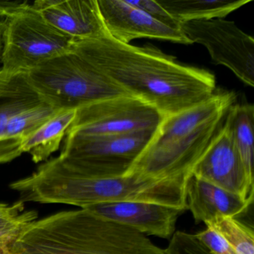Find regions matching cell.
Instances as JSON below:
<instances>
[{
  "label": "cell",
  "mask_w": 254,
  "mask_h": 254,
  "mask_svg": "<svg viewBox=\"0 0 254 254\" xmlns=\"http://www.w3.org/2000/svg\"><path fill=\"white\" fill-rule=\"evenodd\" d=\"M27 76L43 100L57 110H77L130 95L73 49L32 69Z\"/></svg>",
  "instance_id": "277c9868"
},
{
  "label": "cell",
  "mask_w": 254,
  "mask_h": 254,
  "mask_svg": "<svg viewBox=\"0 0 254 254\" xmlns=\"http://www.w3.org/2000/svg\"><path fill=\"white\" fill-rule=\"evenodd\" d=\"M59 111L44 102L15 116L0 135V164L9 163L23 154L28 139Z\"/></svg>",
  "instance_id": "9a60e30c"
},
{
  "label": "cell",
  "mask_w": 254,
  "mask_h": 254,
  "mask_svg": "<svg viewBox=\"0 0 254 254\" xmlns=\"http://www.w3.org/2000/svg\"><path fill=\"white\" fill-rule=\"evenodd\" d=\"M75 115L76 110H61L56 113L28 139L23 153L30 154L35 163L47 160L60 148Z\"/></svg>",
  "instance_id": "ac0fdd59"
},
{
  "label": "cell",
  "mask_w": 254,
  "mask_h": 254,
  "mask_svg": "<svg viewBox=\"0 0 254 254\" xmlns=\"http://www.w3.org/2000/svg\"><path fill=\"white\" fill-rule=\"evenodd\" d=\"M224 120L216 119L191 133L164 140L151 139L125 176L188 179Z\"/></svg>",
  "instance_id": "52a82bcc"
},
{
  "label": "cell",
  "mask_w": 254,
  "mask_h": 254,
  "mask_svg": "<svg viewBox=\"0 0 254 254\" xmlns=\"http://www.w3.org/2000/svg\"><path fill=\"white\" fill-rule=\"evenodd\" d=\"M32 5L28 1H0V18H6Z\"/></svg>",
  "instance_id": "d4e9b609"
},
{
  "label": "cell",
  "mask_w": 254,
  "mask_h": 254,
  "mask_svg": "<svg viewBox=\"0 0 254 254\" xmlns=\"http://www.w3.org/2000/svg\"><path fill=\"white\" fill-rule=\"evenodd\" d=\"M130 5L142 10L153 18L172 28L180 29L179 23L158 3L157 0H127Z\"/></svg>",
  "instance_id": "603a6c76"
},
{
  "label": "cell",
  "mask_w": 254,
  "mask_h": 254,
  "mask_svg": "<svg viewBox=\"0 0 254 254\" xmlns=\"http://www.w3.org/2000/svg\"><path fill=\"white\" fill-rule=\"evenodd\" d=\"M187 209L196 224L217 216L236 218L246 213L252 202L191 174L186 186Z\"/></svg>",
  "instance_id": "5bb4252c"
},
{
  "label": "cell",
  "mask_w": 254,
  "mask_h": 254,
  "mask_svg": "<svg viewBox=\"0 0 254 254\" xmlns=\"http://www.w3.org/2000/svg\"><path fill=\"white\" fill-rule=\"evenodd\" d=\"M73 50L164 117L205 102L216 90L212 72L182 64L151 46L123 44L108 34L94 39L75 40Z\"/></svg>",
  "instance_id": "6da1fadb"
},
{
  "label": "cell",
  "mask_w": 254,
  "mask_h": 254,
  "mask_svg": "<svg viewBox=\"0 0 254 254\" xmlns=\"http://www.w3.org/2000/svg\"><path fill=\"white\" fill-rule=\"evenodd\" d=\"M109 221L128 226L142 234L169 239L185 209L145 202H110L84 208Z\"/></svg>",
  "instance_id": "7c38bea8"
},
{
  "label": "cell",
  "mask_w": 254,
  "mask_h": 254,
  "mask_svg": "<svg viewBox=\"0 0 254 254\" xmlns=\"http://www.w3.org/2000/svg\"><path fill=\"white\" fill-rule=\"evenodd\" d=\"M155 131L118 136L68 135L60 157L71 169L83 176L120 178L126 175L143 152Z\"/></svg>",
  "instance_id": "8992f818"
},
{
  "label": "cell",
  "mask_w": 254,
  "mask_h": 254,
  "mask_svg": "<svg viewBox=\"0 0 254 254\" xmlns=\"http://www.w3.org/2000/svg\"><path fill=\"white\" fill-rule=\"evenodd\" d=\"M1 72L26 73L72 51L75 40L46 21L32 5L3 19Z\"/></svg>",
  "instance_id": "5b68a950"
},
{
  "label": "cell",
  "mask_w": 254,
  "mask_h": 254,
  "mask_svg": "<svg viewBox=\"0 0 254 254\" xmlns=\"http://www.w3.org/2000/svg\"><path fill=\"white\" fill-rule=\"evenodd\" d=\"M44 102L27 74L0 71V135L15 116Z\"/></svg>",
  "instance_id": "2e32d148"
},
{
  "label": "cell",
  "mask_w": 254,
  "mask_h": 254,
  "mask_svg": "<svg viewBox=\"0 0 254 254\" xmlns=\"http://www.w3.org/2000/svg\"><path fill=\"white\" fill-rule=\"evenodd\" d=\"M2 36H3V20L0 18V59H1V56H2V47H3Z\"/></svg>",
  "instance_id": "484cf974"
},
{
  "label": "cell",
  "mask_w": 254,
  "mask_h": 254,
  "mask_svg": "<svg viewBox=\"0 0 254 254\" xmlns=\"http://www.w3.org/2000/svg\"><path fill=\"white\" fill-rule=\"evenodd\" d=\"M10 248L11 254H167L135 229L86 209L36 220Z\"/></svg>",
  "instance_id": "3957f363"
},
{
  "label": "cell",
  "mask_w": 254,
  "mask_h": 254,
  "mask_svg": "<svg viewBox=\"0 0 254 254\" xmlns=\"http://www.w3.org/2000/svg\"><path fill=\"white\" fill-rule=\"evenodd\" d=\"M167 254H213L194 234L175 231L170 239Z\"/></svg>",
  "instance_id": "7402d4cb"
},
{
  "label": "cell",
  "mask_w": 254,
  "mask_h": 254,
  "mask_svg": "<svg viewBox=\"0 0 254 254\" xmlns=\"http://www.w3.org/2000/svg\"><path fill=\"white\" fill-rule=\"evenodd\" d=\"M179 23L224 19L251 0H157Z\"/></svg>",
  "instance_id": "e0dca14e"
},
{
  "label": "cell",
  "mask_w": 254,
  "mask_h": 254,
  "mask_svg": "<svg viewBox=\"0 0 254 254\" xmlns=\"http://www.w3.org/2000/svg\"><path fill=\"white\" fill-rule=\"evenodd\" d=\"M206 227L221 235L236 254H254V233L236 218L217 216L204 223Z\"/></svg>",
  "instance_id": "44dd1931"
},
{
  "label": "cell",
  "mask_w": 254,
  "mask_h": 254,
  "mask_svg": "<svg viewBox=\"0 0 254 254\" xmlns=\"http://www.w3.org/2000/svg\"><path fill=\"white\" fill-rule=\"evenodd\" d=\"M99 12L108 35L116 41L130 44L139 38L191 44L183 31L170 27L130 5L127 0H97Z\"/></svg>",
  "instance_id": "8fae6325"
},
{
  "label": "cell",
  "mask_w": 254,
  "mask_h": 254,
  "mask_svg": "<svg viewBox=\"0 0 254 254\" xmlns=\"http://www.w3.org/2000/svg\"><path fill=\"white\" fill-rule=\"evenodd\" d=\"M38 218V212L26 210L23 200L14 203L0 202V243L11 246Z\"/></svg>",
  "instance_id": "ffe728a7"
},
{
  "label": "cell",
  "mask_w": 254,
  "mask_h": 254,
  "mask_svg": "<svg viewBox=\"0 0 254 254\" xmlns=\"http://www.w3.org/2000/svg\"><path fill=\"white\" fill-rule=\"evenodd\" d=\"M33 8L51 26L74 40L108 35L97 0H38Z\"/></svg>",
  "instance_id": "4fadbf2b"
},
{
  "label": "cell",
  "mask_w": 254,
  "mask_h": 254,
  "mask_svg": "<svg viewBox=\"0 0 254 254\" xmlns=\"http://www.w3.org/2000/svg\"><path fill=\"white\" fill-rule=\"evenodd\" d=\"M0 254H11L10 245L0 243Z\"/></svg>",
  "instance_id": "4316f807"
},
{
  "label": "cell",
  "mask_w": 254,
  "mask_h": 254,
  "mask_svg": "<svg viewBox=\"0 0 254 254\" xmlns=\"http://www.w3.org/2000/svg\"><path fill=\"white\" fill-rule=\"evenodd\" d=\"M192 174L245 200L254 202V181L248 178L231 133L224 123Z\"/></svg>",
  "instance_id": "30bf717a"
},
{
  "label": "cell",
  "mask_w": 254,
  "mask_h": 254,
  "mask_svg": "<svg viewBox=\"0 0 254 254\" xmlns=\"http://www.w3.org/2000/svg\"><path fill=\"white\" fill-rule=\"evenodd\" d=\"M181 29L191 44L206 47L215 64L228 68L244 84L254 87V39L225 19L190 21Z\"/></svg>",
  "instance_id": "9c48e42d"
},
{
  "label": "cell",
  "mask_w": 254,
  "mask_h": 254,
  "mask_svg": "<svg viewBox=\"0 0 254 254\" xmlns=\"http://www.w3.org/2000/svg\"><path fill=\"white\" fill-rule=\"evenodd\" d=\"M189 179V178H188ZM187 178H92L74 172L59 156L30 176L10 184L23 202L63 203L81 209L110 202H145L187 210Z\"/></svg>",
  "instance_id": "7a4b0ae2"
},
{
  "label": "cell",
  "mask_w": 254,
  "mask_h": 254,
  "mask_svg": "<svg viewBox=\"0 0 254 254\" xmlns=\"http://www.w3.org/2000/svg\"><path fill=\"white\" fill-rule=\"evenodd\" d=\"M224 120L248 178L254 181V106L252 104L235 103L227 111Z\"/></svg>",
  "instance_id": "d6986e66"
},
{
  "label": "cell",
  "mask_w": 254,
  "mask_h": 254,
  "mask_svg": "<svg viewBox=\"0 0 254 254\" xmlns=\"http://www.w3.org/2000/svg\"><path fill=\"white\" fill-rule=\"evenodd\" d=\"M164 118L149 104L126 95L77 109L66 136H118L155 131Z\"/></svg>",
  "instance_id": "ba28073f"
},
{
  "label": "cell",
  "mask_w": 254,
  "mask_h": 254,
  "mask_svg": "<svg viewBox=\"0 0 254 254\" xmlns=\"http://www.w3.org/2000/svg\"><path fill=\"white\" fill-rule=\"evenodd\" d=\"M194 235L213 254H236L227 241L209 227Z\"/></svg>",
  "instance_id": "cb8c5ba5"
}]
</instances>
